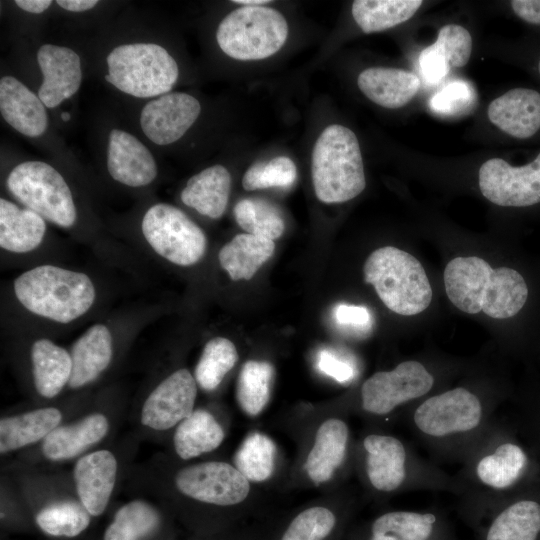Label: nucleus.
I'll use <instances>...</instances> for the list:
<instances>
[{
  "instance_id": "47",
  "label": "nucleus",
  "mask_w": 540,
  "mask_h": 540,
  "mask_svg": "<svg viewBox=\"0 0 540 540\" xmlns=\"http://www.w3.org/2000/svg\"><path fill=\"white\" fill-rule=\"evenodd\" d=\"M334 317L338 324L356 330H366L371 323V315L364 306L339 304Z\"/></svg>"
},
{
  "instance_id": "46",
  "label": "nucleus",
  "mask_w": 540,
  "mask_h": 540,
  "mask_svg": "<svg viewBox=\"0 0 540 540\" xmlns=\"http://www.w3.org/2000/svg\"><path fill=\"white\" fill-rule=\"evenodd\" d=\"M317 365L320 371L343 383L353 379L354 368L328 350L319 352Z\"/></svg>"
},
{
  "instance_id": "49",
  "label": "nucleus",
  "mask_w": 540,
  "mask_h": 540,
  "mask_svg": "<svg viewBox=\"0 0 540 540\" xmlns=\"http://www.w3.org/2000/svg\"><path fill=\"white\" fill-rule=\"evenodd\" d=\"M511 7L522 20L540 25V0H513Z\"/></svg>"
},
{
  "instance_id": "34",
  "label": "nucleus",
  "mask_w": 540,
  "mask_h": 540,
  "mask_svg": "<svg viewBox=\"0 0 540 540\" xmlns=\"http://www.w3.org/2000/svg\"><path fill=\"white\" fill-rule=\"evenodd\" d=\"M472 51V37L468 30L456 24L443 26L437 40L426 47L419 56L424 79L431 84L440 82L451 68L467 64Z\"/></svg>"
},
{
  "instance_id": "7",
  "label": "nucleus",
  "mask_w": 540,
  "mask_h": 540,
  "mask_svg": "<svg viewBox=\"0 0 540 540\" xmlns=\"http://www.w3.org/2000/svg\"><path fill=\"white\" fill-rule=\"evenodd\" d=\"M449 300L468 314L483 312L495 319L516 315L528 297L522 275L508 267L492 268L476 256L456 257L444 270Z\"/></svg>"
},
{
  "instance_id": "19",
  "label": "nucleus",
  "mask_w": 540,
  "mask_h": 540,
  "mask_svg": "<svg viewBox=\"0 0 540 540\" xmlns=\"http://www.w3.org/2000/svg\"><path fill=\"white\" fill-rule=\"evenodd\" d=\"M141 231L157 255L178 266L198 263L207 250L203 230L182 210L167 203L148 208L142 218Z\"/></svg>"
},
{
  "instance_id": "42",
  "label": "nucleus",
  "mask_w": 540,
  "mask_h": 540,
  "mask_svg": "<svg viewBox=\"0 0 540 540\" xmlns=\"http://www.w3.org/2000/svg\"><path fill=\"white\" fill-rule=\"evenodd\" d=\"M233 214L242 229L258 237L274 241L285 229L281 212L275 205L263 199H242L235 204Z\"/></svg>"
},
{
  "instance_id": "6",
  "label": "nucleus",
  "mask_w": 540,
  "mask_h": 540,
  "mask_svg": "<svg viewBox=\"0 0 540 540\" xmlns=\"http://www.w3.org/2000/svg\"><path fill=\"white\" fill-rule=\"evenodd\" d=\"M7 475L16 487L35 530L51 540H82L96 521L79 501L70 473L16 463Z\"/></svg>"
},
{
  "instance_id": "44",
  "label": "nucleus",
  "mask_w": 540,
  "mask_h": 540,
  "mask_svg": "<svg viewBox=\"0 0 540 540\" xmlns=\"http://www.w3.org/2000/svg\"><path fill=\"white\" fill-rule=\"evenodd\" d=\"M1 527L16 532L35 530L32 518L8 475L1 481Z\"/></svg>"
},
{
  "instance_id": "9",
  "label": "nucleus",
  "mask_w": 540,
  "mask_h": 540,
  "mask_svg": "<svg viewBox=\"0 0 540 540\" xmlns=\"http://www.w3.org/2000/svg\"><path fill=\"white\" fill-rule=\"evenodd\" d=\"M13 290L27 311L62 324L86 314L96 299L94 283L87 274L50 264L21 273L13 281Z\"/></svg>"
},
{
  "instance_id": "41",
  "label": "nucleus",
  "mask_w": 540,
  "mask_h": 540,
  "mask_svg": "<svg viewBox=\"0 0 540 540\" xmlns=\"http://www.w3.org/2000/svg\"><path fill=\"white\" fill-rule=\"evenodd\" d=\"M238 359L237 347L230 339L220 336L210 339L204 345L193 372L198 388L206 393L216 391Z\"/></svg>"
},
{
  "instance_id": "29",
  "label": "nucleus",
  "mask_w": 540,
  "mask_h": 540,
  "mask_svg": "<svg viewBox=\"0 0 540 540\" xmlns=\"http://www.w3.org/2000/svg\"><path fill=\"white\" fill-rule=\"evenodd\" d=\"M232 463L255 487H266L281 481L287 473L284 456L277 442L265 432L252 430L236 448Z\"/></svg>"
},
{
  "instance_id": "20",
  "label": "nucleus",
  "mask_w": 540,
  "mask_h": 540,
  "mask_svg": "<svg viewBox=\"0 0 540 540\" xmlns=\"http://www.w3.org/2000/svg\"><path fill=\"white\" fill-rule=\"evenodd\" d=\"M348 540H456L449 521L436 510H388L350 527Z\"/></svg>"
},
{
  "instance_id": "11",
  "label": "nucleus",
  "mask_w": 540,
  "mask_h": 540,
  "mask_svg": "<svg viewBox=\"0 0 540 540\" xmlns=\"http://www.w3.org/2000/svg\"><path fill=\"white\" fill-rule=\"evenodd\" d=\"M364 280L383 304L399 315L412 316L431 303L432 289L420 261L393 246L373 251L364 264Z\"/></svg>"
},
{
  "instance_id": "8",
  "label": "nucleus",
  "mask_w": 540,
  "mask_h": 540,
  "mask_svg": "<svg viewBox=\"0 0 540 540\" xmlns=\"http://www.w3.org/2000/svg\"><path fill=\"white\" fill-rule=\"evenodd\" d=\"M437 383L436 374L424 362L405 360L391 370L375 372L363 381L352 400L337 405L349 416L383 427L433 394Z\"/></svg>"
},
{
  "instance_id": "24",
  "label": "nucleus",
  "mask_w": 540,
  "mask_h": 540,
  "mask_svg": "<svg viewBox=\"0 0 540 540\" xmlns=\"http://www.w3.org/2000/svg\"><path fill=\"white\" fill-rule=\"evenodd\" d=\"M479 540H538L540 501L516 494L472 524Z\"/></svg>"
},
{
  "instance_id": "25",
  "label": "nucleus",
  "mask_w": 540,
  "mask_h": 540,
  "mask_svg": "<svg viewBox=\"0 0 540 540\" xmlns=\"http://www.w3.org/2000/svg\"><path fill=\"white\" fill-rule=\"evenodd\" d=\"M228 419L209 407H196L171 432L168 454L178 461L190 462L210 455L224 443Z\"/></svg>"
},
{
  "instance_id": "17",
  "label": "nucleus",
  "mask_w": 540,
  "mask_h": 540,
  "mask_svg": "<svg viewBox=\"0 0 540 540\" xmlns=\"http://www.w3.org/2000/svg\"><path fill=\"white\" fill-rule=\"evenodd\" d=\"M10 193L26 208L63 228L72 227L77 210L72 192L63 176L50 164L25 161L7 177Z\"/></svg>"
},
{
  "instance_id": "14",
  "label": "nucleus",
  "mask_w": 540,
  "mask_h": 540,
  "mask_svg": "<svg viewBox=\"0 0 540 540\" xmlns=\"http://www.w3.org/2000/svg\"><path fill=\"white\" fill-rule=\"evenodd\" d=\"M357 498L343 487L295 509L255 540H342L351 527Z\"/></svg>"
},
{
  "instance_id": "37",
  "label": "nucleus",
  "mask_w": 540,
  "mask_h": 540,
  "mask_svg": "<svg viewBox=\"0 0 540 540\" xmlns=\"http://www.w3.org/2000/svg\"><path fill=\"white\" fill-rule=\"evenodd\" d=\"M230 189L229 171L222 165H214L187 181L181 192V200L200 214L218 219L226 210Z\"/></svg>"
},
{
  "instance_id": "12",
  "label": "nucleus",
  "mask_w": 540,
  "mask_h": 540,
  "mask_svg": "<svg viewBox=\"0 0 540 540\" xmlns=\"http://www.w3.org/2000/svg\"><path fill=\"white\" fill-rule=\"evenodd\" d=\"M112 405L86 407L52 431L40 444L21 452L18 463L36 466L39 462H74L84 454L108 445L122 417Z\"/></svg>"
},
{
  "instance_id": "1",
  "label": "nucleus",
  "mask_w": 540,
  "mask_h": 540,
  "mask_svg": "<svg viewBox=\"0 0 540 540\" xmlns=\"http://www.w3.org/2000/svg\"><path fill=\"white\" fill-rule=\"evenodd\" d=\"M135 495L158 501L189 534H211L245 525L260 503V488L232 461L182 462L167 452L134 465L126 477Z\"/></svg>"
},
{
  "instance_id": "13",
  "label": "nucleus",
  "mask_w": 540,
  "mask_h": 540,
  "mask_svg": "<svg viewBox=\"0 0 540 540\" xmlns=\"http://www.w3.org/2000/svg\"><path fill=\"white\" fill-rule=\"evenodd\" d=\"M106 61V81L138 98L167 94L179 75L175 59L155 43L119 45L108 54Z\"/></svg>"
},
{
  "instance_id": "21",
  "label": "nucleus",
  "mask_w": 540,
  "mask_h": 540,
  "mask_svg": "<svg viewBox=\"0 0 540 540\" xmlns=\"http://www.w3.org/2000/svg\"><path fill=\"white\" fill-rule=\"evenodd\" d=\"M176 522L158 501L135 495L113 509L96 540H178Z\"/></svg>"
},
{
  "instance_id": "3",
  "label": "nucleus",
  "mask_w": 540,
  "mask_h": 540,
  "mask_svg": "<svg viewBox=\"0 0 540 540\" xmlns=\"http://www.w3.org/2000/svg\"><path fill=\"white\" fill-rule=\"evenodd\" d=\"M496 405V395L459 385L434 392L400 418L436 458L461 462L496 420Z\"/></svg>"
},
{
  "instance_id": "35",
  "label": "nucleus",
  "mask_w": 540,
  "mask_h": 540,
  "mask_svg": "<svg viewBox=\"0 0 540 540\" xmlns=\"http://www.w3.org/2000/svg\"><path fill=\"white\" fill-rule=\"evenodd\" d=\"M357 84L372 102L396 109L405 106L417 94L420 79L403 69L371 67L359 74Z\"/></svg>"
},
{
  "instance_id": "45",
  "label": "nucleus",
  "mask_w": 540,
  "mask_h": 540,
  "mask_svg": "<svg viewBox=\"0 0 540 540\" xmlns=\"http://www.w3.org/2000/svg\"><path fill=\"white\" fill-rule=\"evenodd\" d=\"M476 99V91L470 83L455 80L432 96L430 108L440 115L455 116L469 111Z\"/></svg>"
},
{
  "instance_id": "32",
  "label": "nucleus",
  "mask_w": 540,
  "mask_h": 540,
  "mask_svg": "<svg viewBox=\"0 0 540 540\" xmlns=\"http://www.w3.org/2000/svg\"><path fill=\"white\" fill-rule=\"evenodd\" d=\"M487 114L504 133L530 138L540 129V93L527 88L509 90L489 104Z\"/></svg>"
},
{
  "instance_id": "30",
  "label": "nucleus",
  "mask_w": 540,
  "mask_h": 540,
  "mask_svg": "<svg viewBox=\"0 0 540 540\" xmlns=\"http://www.w3.org/2000/svg\"><path fill=\"white\" fill-rule=\"evenodd\" d=\"M107 169L115 181L129 187L147 186L157 176L156 161L148 148L120 129L109 134Z\"/></svg>"
},
{
  "instance_id": "50",
  "label": "nucleus",
  "mask_w": 540,
  "mask_h": 540,
  "mask_svg": "<svg viewBox=\"0 0 540 540\" xmlns=\"http://www.w3.org/2000/svg\"><path fill=\"white\" fill-rule=\"evenodd\" d=\"M56 3L70 12H83L92 9L98 3L97 0H58Z\"/></svg>"
},
{
  "instance_id": "52",
  "label": "nucleus",
  "mask_w": 540,
  "mask_h": 540,
  "mask_svg": "<svg viewBox=\"0 0 540 540\" xmlns=\"http://www.w3.org/2000/svg\"><path fill=\"white\" fill-rule=\"evenodd\" d=\"M232 2L243 5V6H262L263 4H267L270 1L268 0H234Z\"/></svg>"
},
{
  "instance_id": "23",
  "label": "nucleus",
  "mask_w": 540,
  "mask_h": 540,
  "mask_svg": "<svg viewBox=\"0 0 540 540\" xmlns=\"http://www.w3.org/2000/svg\"><path fill=\"white\" fill-rule=\"evenodd\" d=\"M86 408V407H85ZM85 408L41 405L0 418V454L23 452L40 444L52 431Z\"/></svg>"
},
{
  "instance_id": "55",
  "label": "nucleus",
  "mask_w": 540,
  "mask_h": 540,
  "mask_svg": "<svg viewBox=\"0 0 540 540\" xmlns=\"http://www.w3.org/2000/svg\"><path fill=\"white\" fill-rule=\"evenodd\" d=\"M48 540H51V539H48Z\"/></svg>"
},
{
  "instance_id": "36",
  "label": "nucleus",
  "mask_w": 540,
  "mask_h": 540,
  "mask_svg": "<svg viewBox=\"0 0 540 540\" xmlns=\"http://www.w3.org/2000/svg\"><path fill=\"white\" fill-rule=\"evenodd\" d=\"M46 234V220L28 208L0 199V247L12 253L37 249Z\"/></svg>"
},
{
  "instance_id": "4",
  "label": "nucleus",
  "mask_w": 540,
  "mask_h": 540,
  "mask_svg": "<svg viewBox=\"0 0 540 540\" xmlns=\"http://www.w3.org/2000/svg\"><path fill=\"white\" fill-rule=\"evenodd\" d=\"M354 472L369 497L378 501L417 490L460 494L455 476L379 426L368 425L356 438Z\"/></svg>"
},
{
  "instance_id": "15",
  "label": "nucleus",
  "mask_w": 540,
  "mask_h": 540,
  "mask_svg": "<svg viewBox=\"0 0 540 540\" xmlns=\"http://www.w3.org/2000/svg\"><path fill=\"white\" fill-rule=\"evenodd\" d=\"M138 439L136 433L124 446L105 445L73 462L70 475L75 493L95 520L110 510L122 481L132 467L129 463Z\"/></svg>"
},
{
  "instance_id": "26",
  "label": "nucleus",
  "mask_w": 540,
  "mask_h": 540,
  "mask_svg": "<svg viewBox=\"0 0 540 540\" xmlns=\"http://www.w3.org/2000/svg\"><path fill=\"white\" fill-rule=\"evenodd\" d=\"M201 112L199 101L181 92L167 93L149 101L140 114V126L146 137L157 145L179 140Z\"/></svg>"
},
{
  "instance_id": "40",
  "label": "nucleus",
  "mask_w": 540,
  "mask_h": 540,
  "mask_svg": "<svg viewBox=\"0 0 540 540\" xmlns=\"http://www.w3.org/2000/svg\"><path fill=\"white\" fill-rule=\"evenodd\" d=\"M421 5V0H356L351 12L364 33H373L409 20Z\"/></svg>"
},
{
  "instance_id": "22",
  "label": "nucleus",
  "mask_w": 540,
  "mask_h": 540,
  "mask_svg": "<svg viewBox=\"0 0 540 540\" xmlns=\"http://www.w3.org/2000/svg\"><path fill=\"white\" fill-rule=\"evenodd\" d=\"M479 188L490 202L505 207H525L540 202V153L531 163L515 167L491 158L479 170Z\"/></svg>"
},
{
  "instance_id": "28",
  "label": "nucleus",
  "mask_w": 540,
  "mask_h": 540,
  "mask_svg": "<svg viewBox=\"0 0 540 540\" xmlns=\"http://www.w3.org/2000/svg\"><path fill=\"white\" fill-rule=\"evenodd\" d=\"M115 354L110 329L102 323L90 326L72 344V374L68 389L82 390L95 382L110 368Z\"/></svg>"
},
{
  "instance_id": "54",
  "label": "nucleus",
  "mask_w": 540,
  "mask_h": 540,
  "mask_svg": "<svg viewBox=\"0 0 540 540\" xmlns=\"http://www.w3.org/2000/svg\"><path fill=\"white\" fill-rule=\"evenodd\" d=\"M538 70H539V73H540V61H539V64H538Z\"/></svg>"
},
{
  "instance_id": "18",
  "label": "nucleus",
  "mask_w": 540,
  "mask_h": 540,
  "mask_svg": "<svg viewBox=\"0 0 540 540\" xmlns=\"http://www.w3.org/2000/svg\"><path fill=\"white\" fill-rule=\"evenodd\" d=\"M198 389L193 373L185 367L165 375L144 396L135 413L139 437L168 439L196 408Z\"/></svg>"
},
{
  "instance_id": "33",
  "label": "nucleus",
  "mask_w": 540,
  "mask_h": 540,
  "mask_svg": "<svg viewBox=\"0 0 540 540\" xmlns=\"http://www.w3.org/2000/svg\"><path fill=\"white\" fill-rule=\"evenodd\" d=\"M46 106L38 95L12 76L0 80V112L4 120L19 133L38 137L47 129Z\"/></svg>"
},
{
  "instance_id": "43",
  "label": "nucleus",
  "mask_w": 540,
  "mask_h": 540,
  "mask_svg": "<svg viewBox=\"0 0 540 540\" xmlns=\"http://www.w3.org/2000/svg\"><path fill=\"white\" fill-rule=\"evenodd\" d=\"M297 176L294 162L286 156L252 164L244 173L242 186L245 190L271 187H290Z\"/></svg>"
},
{
  "instance_id": "39",
  "label": "nucleus",
  "mask_w": 540,
  "mask_h": 540,
  "mask_svg": "<svg viewBox=\"0 0 540 540\" xmlns=\"http://www.w3.org/2000/svg\"><path fill=\"white\" fill-rule=\"evenodd\" d=\"M275 367L265 359H248L238 373L235 398L239 409L249 418L260 416L271 400Z\"/></svg>"
},
{
  "instance_id": "5",
  "label": "nucleus",
  "mask_w": 540,
  "mask_h": 540,
  "mask_svg": "<svg viewBox=\"0 0 540 540\" xmlns=\"http://www.w3.org/2000/svg\"><path fill=\"white\" fill-rule=\"evenodd\" d=\"M460 463L462 467L455 475L460 486L459 509L470 525L516 495L532 470L526 450L497 420Z\"/></svg>"
},
{
  "instance_id": "48",
  "label": "nucleus",
  "mask_w": 540,
  "mask_h": 540,
  "mask_svg": "<svg viewBox=\"0 0 540 540\" xmlns=\"http://www.w3.org/2000/svg\"><path fill=\"white\" fill-rule=\"evenodd\" d=\"M184 540H254L253 528L240 527L211 534H189Z\"/></svg>"
},
{
  "instance_id": "10",
  "label": "nucleus",
  "mask_w": 540,
  "mask_h": 540,
  "mask_svg": "<svg viewBox=\"0 0 540 540\" xmlns=\"http://www.w3.org/2000/svg\"><path fill=\"white\" fill-rule=\"evenodd\" d=\"M316 197L324 203H341L358 196L366 186L358 139L349 128L333 124L315 142L311 160Z\"/></svg>"
},
{
  "instance_id": "51",
  "label": "nucleus",
  "mask_w": 540,
  "mask_h": 540,
  "mask_svg": "<svg viewBox=\"0 0 540 540\" xmlns=\"http://www.w3.org/2000/svg\"><path fill=\"white\" fill-rule=\"evenodd\" d=\"M15 4L22 10L34 14L44 12L52 4L51 0H16Z\"/></svg>"
},
{
  "instance_id": "2",
  "label": "nucleus",
  "mask_w": 540,
  "mask_h": 540,
  "mask_svg": "<svg viewBox=\"0 0 540 540\" xmlns=\"http://www.w3.org/2000/svg\"><path fill=\"white\" fill-rule=\"evenodd\" d=\"M290 430L297 450L281 485L324 493L343 487L354 472L355 443L349 415L338 405L292 413Z\"/></svg>"
},
{
  "instance_id": "16",
  "label": "nucleus",
  "mask_w": 540,
  "mask_h": 540,
  "mask_svg": "<svg viewBox=\"0 0 540 540\" xmlns=\"http://www.w3.org/2000/svg\"><path fill=\"white\" fill-rule=\"evenodd\" d=\"M288 36V24L277 10L242 6L219 24L216 39L221 50L236 60H261L278 52Z\"/></svg>"
},
{
  "instance_id": "53",
  "label": "nucleus",
  "mask_w": 540,
  "mask_h": 540,
  "mask_svg": "<svg viewBox=\"0 0 540 540\" xmlns=\"http://www.w3.org/2000/svg\"><path fill=\"white\" fill-rule=\"evenodd\" d=\"M61 118H62V120H64V121H68V120L70 119V114H69L68 112H63V113L61 114Z\"/></svg>"
},
{
  "instance_id": "31",
  "label": "nucleus",
  "mask_w": 540,
  "mask_h": 540,
  "mask_svg": "<svg viewBox=\"0 0 540 540\" xmlns=\"http://www.w3.org/2000/svg\"><path fill=\"white\" fill-rule=\"evenodd\" d=\"M32 386L36 396L44 401L57 398L72 374L70 351L48 338L36 339L29 351Z\"/></svg>"
},
{
  "instance_id": "27",
  "label": "nucleus",
  "mask_w": 540,
  "mask_h": 540,
  "mask_svg": "<svg viewBox=\"0 0 540 540\" xmlns=\"http://www.w3.org/2000/svg\"><path fill=\"white\" fill-rule=\"evenodd\" d=\"M37 62L43 75L38 96L47 108H55L73 96L82 81L81 60L72 49L44 44L37 52Z\"/></svg>"
},
{
  "instance_id": "38",
  "label": "nucleus",
  "mask_w": 540,
  "mask_h": 540,
  "mask_svg": "<svg viewBox=\"0 0 540 540\" xmlns=\"http://www.w3.org/2000/svg\"><path fill=\"white\" fill-rule=\"evenodd\" d=\"M274 250L273 240L243 233L236 235L220 249L218 260L231 280H250L272 257Z\"/></svg>"
}]
</instances>
